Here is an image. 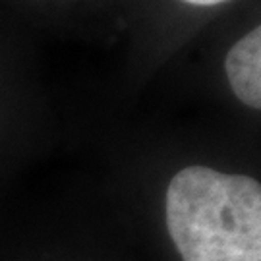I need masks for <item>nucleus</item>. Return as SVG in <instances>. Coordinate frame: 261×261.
<instances>
[{
  "label": "nucleus",
  "instance_id": "nucleus-1",
  "mask_svg": "<svg viewBox=\"0 0 261 261\" xmlns=\"http://www.w3.org/2000/svg\"><path fill=\"white\" fill-rule=\"evenodd\" d=\"M182 261H261V186L244 174L182 168L165 201Z\"/></svg>",
  "mask_w": 261,
  "mask_h": 261
},
{
  "label": "nucleus",
  "instance_id": "nucleus-2",
  "mask_svg": "<svg viewBox=\"0 0 261 261\" xmlns=\"http://www.w3.org/2000/svg\"><path fill=\"white\" fill-rule=\"evenodd\" d=\"M224 70L234 95L244 105L261 107V29H252L234 45L224 60Z\"/></svg>",
  "mask_w": 261,
  "mask_h": 261
},
{
  "label": "nucleus",
  "instance_id": "nucleus-3",
  "mask_svg": "<svg viewBox=\"0 0 261 261\" xmlns=\"http://www.w3.org/2000/svg\"><path fill=\"white\" fill-rule=\"evenodd\" d=\"M188 4H194V6H217V4H223L226 0H184Z\"/></svg>",
  "mask_w": 261,
  "mask_h": 261
}]
</instances>
